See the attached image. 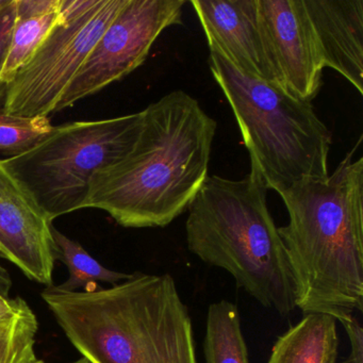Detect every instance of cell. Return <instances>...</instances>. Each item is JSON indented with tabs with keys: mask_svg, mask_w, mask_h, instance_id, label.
I'll use <instances>...</instances> for the list:
<instances>
[{
	"mask_svg": "<svg viewBox=\"0 0 363 363\" xmlns=\"http://www.w3.org/2000/svg\"><path fill=\"white\" fill-rule=\"evenodd\" d=\"M135 147L93 178L84 208L126 228L165 227L182 216L208 177L216 121L182 90L143 110Z\"/></svg>",
	"mask_w": 363,
	"mask_h": 363,
	"instance_id": "1",
	"label": "cell"
},
{
	"mask_svg": "<svg viewBox=\"0 0 363 363\" xmlns=\"http://www.w3.org/2000/svg\"><path fill=\"white\" fill-rule=\"evenodd\" d=\"M358 144L326 179H307L279 193L289 223L279 227L303 314L340 320L363 311V158Z\"/></svg>",
	"mask_w": 363,
	"mask_h": 363,
	"instance_id": "2",
	"label": "cell"
},
{
	"mask_svg": "<svg viewBox=\"0 0 363 363\" xmlns=\"http://www.w3.org/2000/svg\"><path fill=\"white\" fill-rule=\"evenodd\" d=\"M42 298L90 363H199L192 318L169 274L137 272L109 289Z\"/></svg>",
	"mask_w": 363,
	"mask_h": 363,
	"instance_id": "3",
	"label": "cell"
},
{
	"mask_svg": "<svg viewBox=\"0 0 363 363\" xmlns=\"http://www.w3.org/2000/svg\"><path fill=\"white\" fill-rule=\"evenodd\" d=\"M256 167L239 180L212 175L189 206V250L228 272L259 303L288 315L296 308L294 282L284 242L267 203Z\"/></svg>",
	"mask_w": 363,
	"mask_h": 363,
	"instance_id": "4",
	"label": "cell"
},
{
	"mask_svg": "<svg viewBox=\"0 0 363 363\" xmlns=\"http://www.w3.org/2000/svg\"><path fill=\"white\" fill-rule=\"evenodd\" d=\"M210 72L233 109L250 164L279 194L307 179H326L333 135L310 101L238 71L210 50Z\"/></svg>",
	"mask_w": 363,
	"mask_h": 363,
	"instance_id": "5",
	"label": "cell"
},
{
	"mask_svg": "<svg viewBox=\"0 0 363 363\" xmlns=\"http://www.w3.org/2000/svg\"><path fill=\"white\" fill-rule=\"evenodd\" d=\"M143 118L141 111L52 127L30 150L3 161L54 220L84 209L93 178L133 150Z\"/></svg>",
	"mask_w": 363,
	"mask_h": 363,
	"instance_id": "6",
	"label": "cell"
},
{
	"mask_svg": "<svg viewBox=\"0 0 363 363\" xmlns=\"http://www.w3.org/2000/svg\"><path fill=\"white\" fill-rule=\"evenodd\" d=\"M128 0H62V16L8 86L6 113H54L91 50Z\"/></svg>",
	"mask_w": 363,
	"mask_h": 363,
	"instance_id": "7",
	"label": "cell"
},
{
	"mask_svg": "<svg viewBox=\"0 0 363 363\" xmlns=\"http://www.w3.org/2000/svg\"><path fill=\"white\" fill-rule=\"evenodd\" d=\"M184 0H128L91 50L55 112L133 73L150 54L165 29L182 25Z\"/></svg>",
	"mask_w": 363,
	"mask_h": 363,
	"instance_id": "8",
	"label": "cell"
},
{
	"mask_svg": "<svg viewBox=\"0 0 363 363\" xmlns=\"http://www.w3.org/2000/svg\"><path fill=\"white\" fill-rule=\"evenodd\" d=\"M276 86L312 103L323 86L322 52L303 0H257Z\"/></svg>",
	"mask_w": 363,
	"mask_h": 363,
	"instance_id": "9",
	"label": "cell"
},
{
	"mask_svg": "<svg viewBox=\"0 0 363 363\" xmlns=\"http://www.w3.org/2000/svg\"><path fill=\"white\" fill-rule=\"evenodd\" d=\"M52 220L0 159V257L29 279L52 286L57 247Z\"/></svg>",
	"mask_w": 363,
	"mask_h": 363,
	"instance_id": "10",
	"label": "cell"
},
{
	"mask_svg": "<svg viewBox=\"0 0 363 363\" xmlns=\"http://www.w3.org/2000/svg\"><path fill=\"white\" fill-rule=\"evenodd\" d=\"M191 5L209 50L220 52L244 75L276 86L261 33L257 0H192Z\"/></svg>",
	"mask_w": 363,
	"mask_h": 363,
	"instance_id": "11",
	"label": "cell"
},
{
	"mask_svg": "<svg viewBox=\"0 0 363 363\" xmlns=\"http://www.w3.org/2000/svg\"><path fill=\"white\" fill-rule=\"evenodd\" d=\"M325 67L363 94V0H303Z\"/></svg>",
	"mask_w": 363,
	"mask_h": 363,
	"instance_id": "12",
	"label": "cell"
},
{
	"mask_svg": "<svg viewBox=\"0 0 363 363\" xmlns=\"http://www.w3.org/2000/svg\"><path fill=\"white\" fill-rule=\"evenodd\" d=\"M337 320L325 313L303 318L278 337L267 363H337Z\"/></svg>",
	"mask_w": 363,
	"mask_h": 363,
	"instance_id": "13",
	"label": "cell"
},
{
	"mask_svg": "<svg viewBox=\"0 0 363 363\" xmlns=\"http://www.w3.org/2000/svg\"><path fill=\"white\" fill-rule=\"evenodd\" d=\"M16 16L0 80L9 86L62 16V0H16Z\"/></svg>",
	"mask_w": 363,
	"mask_h": 363,
	"instance_id": "14",
	"label": "cell"
},
{
	"mask_svg": "<svg viewBox=\"0 0 363 363\" xmlns=\"http://www.w3.org/2000/svg\"><path fill=\"white\" fill-rule=\"evenodd\" d=\"M203 352L206 363H250L237 305L228 301L210 305Z\"/></svg>",
	"mask_w": 363,
	"mask_h": 363,
	"instance_id": "15",
	"label": "cell"
},
{
	"mask_svg": "<svg viewBox=\"0 0 363 363\" xmlns=\"http://www.w3.org/2000/svg\"><path fill=\"white\" fill-rule=\"evenodd\" d=\"M52 238L57 247V260L62 261L69 272V279L52 289L57 292H91L99 289V282L113 284L124 281L131 274L112 271L93 258L78 242L69 239L54 226Z\"/></svg>",
	"mask_w": 363,
	"mask_h": 363,
	"instance_id": "16",
	"label": "cell"
},
{
	"mask_svg": "<svg viewBox=\"0 0 363 363\" xmlns=\"http://www.w3.org/2000/svg\"><path fill=\"white\" fill-rule=\"evenodd\" d=\"M37 316L29 305L0 320V363H41L35 354Z\"/></svg>",
	"mask_w": 363,
	"mask_h": 363,
	"instance_id": "17",
	"label": "cell"
},
{
	"mask_svg": "<svg viewBox=\"0 0 363 363\" xmlns=\"http://www.w3.org/2000/svg\"><path fill=\"white\" fill-rule=\"evenodd\" d=\"M48 116L23 118L0 111V154L14 157L30 150L52 131Z\"/></svg>",
	"mask_w": 363,
	"mask_h": 363,
	"instance_id": "18",
	"label": "cell"
},
{
	"mask_svg": "<svg viewBox=\"0 0 363 363\" xmlns=\"http://www.w3.org/2000/svg\"><path fill=\"white\" fill-rule=\"evenodd\" d=\"M16 0H0V73L5 65L16 23ZM8 84L0 80V111L5 110Z\"/></svg>",
	"mask_w": 363,
	"mask_h": 363,
	"instance_id": "19",
	"label": "cell"
},
{
	"mask_svg": "<svg viewBox=\"0 0 363 363\" xmlns=\"http://www.w3.org/2000/svg\"><path fill=\"white\" fill-rule=\"evenodd\" d=\"M339 322L345 329L350 343V354L341 363H363V328L354 314H348L340 318Z\"/></svg>",
	"mask_w": 363,
	"mask_h": 363,
	"instance_id": "20",
	"label": "cell"
},
{
	"mask_svg": "<svg viewBox=\"0 0 363 363\" xmlns=\"http://www.w3.org/2000/svg\"><path fill=\"white\" fill-rule=\"evenodd\" d=\"M27 306L28 303L21 297L11 298L10 296L0 294V320L18 313Z\"/></svg>",
	"mask_w": 363,
	"mask_h": 363,
	"instance_id": "21",
	"label": "cell"
},
{
	"mask_svg": "<svg viewBox=\"0 0 363 363\" xmlns=\"http://www.w3.org/2000/svg\"><path fill=\"white\" fill-rule=\"evenodd\" d=\"M12 288V280L7 269L0 265V294L9 296Z\"/></svg>",
	"mask_w": 363,
	"mask_h": 363,
	"instance_id": "22",
	"label": "cell"
},
{
	"mask_svg": "<svg viewBox=\"0 0 363 363\" xmlns=\"http://www.w3.org/2000/svg\"><path fill=\"white\" fill-rule=\"evenodd\" d=\"M41 363H46L44 362V361H42ZM67 363H90L88 360H86V358H84V357H82V358L78 359V360L74 361V362H67Z\"/></svg>",
	"mask_w": 363,
	"mask_h": 363,
	"instance_id": "23",
	"label": "cell"
}]
</instances>
